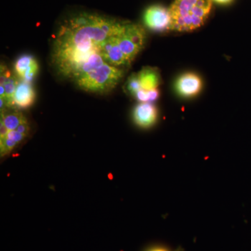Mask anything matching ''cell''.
Listing matches in <instances>:
<instances>
[{
	"instance_id": "obj_4",
	"label": "cell",
	"mask_w": 251,
	"mask_h": 251,
	"mask_svg": "<svg viewBox=\"0 0 251 251\" xmlns=\"http://www.w3.org/2000/svg\"><path fill=\"white\" fill-rule=\"evenodd\" d=\"M143 21L149 29L158 32L168 30L171 28L169 9L161 5L149 6L144 13Z\"/></svg>"
},
{
	"instance_id": "obj_2",
	"label": "cell",
	"mask_w": 251,
	"mask_h": 251,
	"mask_svg": "<svg viewBox=\"0 0 251 251\" xmlns=\"http://www.w3.org/2000/svg\"><path fill=\"white\" fill-rule=\"evenodd\" d=\"M212 0H175L169 9L170 29L185 32L202 27L210 15Z\"/></svg>"
},
{
	"instance_id": "obj_18",
	"label": "cell",
	"mask_w": 251,
	"mask_h": 251,
	"mask_svg": "<svg viewBox=\"0 0 251 251\" xmlns=\"http://www.w3.org/2000/svg\"><path fill=\"white\" fill-rule=\"evenodd\" d=\"M148 251H170L168 249H167L166 248L164 247H154L152 248V249H150Z\"/></svg>"
},
{
	"instance_id": "obj_8",
	"label": "cell",
	"mask_w": 251,
	"mask_h": 251,
	"mask_svg": "<svg viewBox=\"0 0 251 251\" xmlns=\"http://www.w3.org/2000/svg\"><path fill=\"white\" fill-rule=\"evenodd\" d=\"M36 99V92L31 83L22 80L18 81L15 92L14 108H27L32 105Z\"/></svg>"
},
{
	"instance_id": "obj_7",
	"label": "cell",
	"mask_w": 251,
	"mask_h": 251,
	"mask_svg": "<svg viewBox=\"0 0 251 251\" xmlns=\"http://www.w3.org/2000/svg\"><path fill=\"white\" fill-rule=\"evenodd\" d=\"M158 110L151 103H140L133 110V119L135 125L140 128L153 126L158 120Z\"/></svg>"
},
{
	"instance_id": "obj_16",
	"label": "cell",
	"mask_w": 251,
	"mask_h": 251,
	"mask_svg": "<svg viewBox=\"0 0 251 251\" xmlns=\"http://www.w3.org/2000/svg\"><path fill=\"white\" fill-rule=\"evenodd\" d=\"M16 130L22 133V134L25 135L26 137L27 136V135L29 134V125L27 119H25V120L19 125V126L18 127Z\"/></svg>"
},
{
	"instance_id": "obj_15",
	"label": "cell",
	"mask_w": 251,
	"mask_h": 251,
	"mask_svg": "<svg viewBox=\"0 0 251 251\" xmlns=\"http://www.w3.org/2000/svg\"><path fill=\"white\" fill-rule=\"evenodd\" d=\"M5 137L10 140H14L18 144L21 143L26 138L25 135L22 134L16 130H9V133Z\"/></svg>"
},
{
	"instance_id": "obj_6",
	"label": "cell",
	"mask_w": 251,
	"mask_h": 251,
	"mask_svg": "<svg viewBox=\"0 0 251 251\" xmlns=\"http://www.w3.org/2000/svg\"><path fill=\"white\" fill-rule=\"evenodd\" d=\"M14 71L21 80L31 83L39 73V64L30 54H23L14 64Z\"/></svg>"
},
{
	"instance_id": "obj_17",
	"label": "cell",
	"mask_w": 251,
	"mask_h": 251,
	"mask_svg": "<svg viewBox=\"0 0 251 251\" xmlns=\"http://www.w3.org/2000/svg\"><path fill=\"white\" fill-rule=\"evenodd\" d=\"M212 1H215L219 4L227 5L232 3L233 0H212Z\"/></svg>"
},
{
	"instance_id": "obj_10",
	"label": "cell",
	"mask_w": 251,
	"mask_h": 251,
	"mask_svg": "<svg viewBox=\"0 0 251 251\" xmlns=\"http://www.w3.org/2000/svg\"><path fill=\"white\" fill-rule=\"evenodd\" d=\"M141 90H156L161 84V75L158 69L151 67H144L137 73Z\"/></svg>"
},
{
	"instance_id": "obj_11",
	"label": "cell",
	"mask_w": 251,
	"mask_h": 251,
	"mask_svg": "<svg viewBox=\"0 0 251 251\" xmlns=\"http://www.w3.org/2000/svg\"><path fill=\"white\" fill-rule=\"evenodd\" d=\"M0 77H1V84L0 85L4 86V87L5 96L4 100L5 106L8 107V108H14V94L19 80H18L16 77L12 75H9V76L0 75Z\"/></svg>"
},
{
	"instance_id": "obj_9",
	"label": "cell",
	"mask_w": 251,
	"mask_h": 251,
	"mask_svg": "<svg viewBox=\"0 0 251 251\" xmlns=\"http://www.w3.org/2000/svg\"><path fill=\"white\" fill-rule=\"evenodd\" d=\"M127 23L128 21H126L121 32L118 35V44L122 52L131 64L143 49L137 45L130 37L129 33L127 31Z\"/></svg>"
},
{
	"instance_id": "obj_14",
	"label": "cell",
	"mask_w": 251,
	"mask_h": 251,
	"mask_svg": "<svg viewBox=\"0 0 251 251\" xmlns=\"http://www.w3.org/2000/svg\"><path fill=\"white\" fill-rule=\"evenodd\" d=\"M18 144L14 142V140H10L6 137L0 138V151H1V156H5L11 152L13 150L16 148Z\"/></svg>"
},
{
	"instance_id": "obj_12",
	"label": "cell",
	"mask_w": 251,
	"mask_h": 251,
	"mask_svg": "<svg viewBox=\"0 0 251 251\" xmlns=\"http://www.w3.org/2000/svg\"><path fill=\"white\" fill-rule=\"evenodd\" d=\"M25 117L21 112L14 110L11 112L1 111V122H2L5 126L9 130H16L19 125L25 120Z\"/></svg>"
},
{
	"instance_id": "obj_3",
	"label": "cell",
	"mask_w": 251,
	"mask_h": 251,
	"mask_svg": "<svg viewBox=\"0 0 251 251\" xmlns=\"http://www.w3.org/2000/svg\"><path fill=\"white\" fill-rule=\"evenodd\" d=\"M124 68H119L105 63L75 80L81 90L93 93L104 94L115 89L125 75Z\"/></svg>"
},
{
	"instance_id": "obj_5",
	"label": "cell",
	"mask_w": 251,
	"mask_h": 251,
	"mask_svg": "<svg viewBox=\"0 0 251 251\" xmlns=\"http://www.w3.org/2000/svg\"><path fill=\"white\" fill-rule=\"evenodd\" d=\"M202 88V79L194 73L182 74L175 82L176 93L184 98H191L198 95Z\"/></svg>"
},
{
	"instance_id": "obj_1",
	"label": "cell",
	"mask_w": 251,
	"mask_h": 251,
	"mask_svg": "<svg viewBox=\"0 0 251 251\" xmlns=\"http://www.w3.org/2000/svg\"><path fill=\"white\" fill-rule=\"evenodd\" d=\"M126 21L93 13L72 15L59 27L53 41L51 61L64 78L75 81L83 64L100 53L101 46L121 31Z\"/></svg>"
},
{
	"instance_id": "obj_13",
	"label": "cell",
	"mask_w": 251,
	"mask_h": 251,
	"mask_svg": "<svg viewBox=\"0 0 251 251\" xmlns=\"http://www.w3.org/2000/svg\"><path fill=\"white\" fill-rule=\"evenodd\" d=\"M140 90H141V87H140L138 75H137V73H134L127 79L126 82L124 86V90L128 95L134 97L137 92Z\"/></svg>"
}]
</instances>
